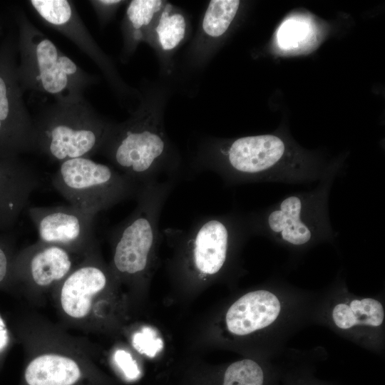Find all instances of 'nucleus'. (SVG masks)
I'll return each mask as SVG.
<instances>
[{
	"mask_svg": "<svg viewBox=\"0 0 385 385\" xmlns=\"http://www.w3.org/2000/svg\"><path fill=\"white\" fill-rule=\"evenodd\" d=\"M170 88H145L139 105L122 123H111L98 153L138 187L165 174L176 178L180 158L165 131L164 109Z\"/></svg>",
	"mask_w": 385,
	"mask_h": 385,
	"instance_id": "1",
	"label": "nucleus"
},
{
	"mask_svg": "<svg viewBox=\"0 0 385 385\" xmlns=\"http://www.w3.org/2000/svg\"><path fill=\"white\" fill-rule=\"evenodd\" d=\"M17 27L18 78L24 92L52 96L55 101L84 98V91L98 82L83 70L40 31L19 9L14 13Z\"/></svg>",
	"mask_w": 385,
	"mask_h": 385,
	"instance_id": "2",
	"label": "nucleus"
},
{
	"mask_svg": "<svg viewBox=\"0 0 385 385\" xmlns=\"http://www.w3.org/2000/svg\"><path fill=\"white\" fill-rule=\"evenodd\" d=\"M36 153L58 163L99 153L112 122L84 98L54 101L34 118Z\"/></svg>",
	"mask_w": 385,
	"mask_h": 385,
	"instance_id": "3",
	"label": "nucleus"
},
{
	"mask_svg": "<svg viewBox=\"0 0 385 385\" xmlns=\"http://www.w3.org/2000/svg\"><path fill=\"white\" fill-rule=\"evenodd\" d=\"M175 181L168 178L140 187L133 211L109 232L118 274L136 276L148 269L160 233L161 212Z\"/></svg>",
	"mask_w": 385,
	"mask_h": 385,
	"instance_id": "4",
	"label": "nucleus"
},
{
	"mask_svg": "<svg viewBox=\"0 0 385 385\" xmlns=\"http://www.w3.org/2000/svg\"><path fill=\"white\" fill-rule=\"evenodd\" d=\"M51 183L71 205L93 216L135 197L140 188L112 165L91 158L60 163Z\"/></svg>",
	"mask_w": 385,
	"mask_h": 385,
	"instance_id": "5",
	"label": "nucleus"
},
{
	"mask_svg": "<svg viewBox=\"0 0 385 385\" xmlns=\"http://www.w3.org/2000/svg\"><path fill=\"white\" fill-rule=\"evenodd\" d=\"M308 303L304 295L287 290L274 287L252 290L228 308L226 328L237 337L268 332L279 344L303 318Z\"/></svg>",
	"mask_w": 385,
	"mask_h": 385,
	"instance_id": "6",
	"label": "nucleus"
},
{
	"mask_svg": "<svg viewBox=\"0 0 385 385\" xmlns=\"http://www.w3.org/2000/svg\"><path fill=\"white\" fill-rule=\"evenodd\" d=\"M17 58L16 34L10 31L0 43V158L36 150L34 120L24 101Z\"/></svg>",
	"mask_w": 385,
	"mask_h": 385,
	"instance_id": "7",
	"label": "nucleus"
},
{
	"mask_svg": "<svg viewBox=\"0 0 385 385\" xmlns=\"http://www.w3.org/2000/svg\"><path fill=\"white\" fill-rule=\"evenodd\" d=\"M314 313V319L337 334L369 350L382 351L385 310L381 299L340 289L328 294Z\"/></svg>",
	"mask_w": 385,
	"mask_h": 385,
	"instance_id": "8",
	"label": "nucleus"
},
{
	"mask_svg": "<svg viewBox=\"0 0 385 385\" xmlns=\"http://www.w3.org/2000/svg\"><path fill=\"white\" fill-rule=\"evenodd\" d=\"M28 2L46 24L65 36L96 63L120 98L134 96L139 99L140 93L123 80L112 60L87 29L72 1L31 0Z\"/></svg>",
	"mask_w": 385,
	"mask_h": 385,
	"instance_id": "9",
	"label": "nucleus"
},
{
	"mask_svg": "<svg viewBox=\"0 0 385 385\" xmlns=\"http://www.w3.org/2000/svg\"><path fill=\"white\" fill-rule=\"evenodd\" d=\"M230 217L207 215L195 221L185 230L170 228L188 249L192 267L200 276H214L227 263L237 233Z\"/></svg>",
	"mask_w": 385,
	"mask_h": 385,
	"instance_id": "10",
	"label": "nucleus"
},
{
	"mask_svg": "<svg viewBox=\"0 0 385 385\" xmlns=\"http://www.w3.org/2000/svg\"><path fill=\"white\" fill-rule=\"evenodd\" d=\"M28 214L38 231L39 241L72 252L89 250L95 245V216L69 205L32 207Z\"/></svg>",
	"mask_w": 385,
	"mask_h": 385,
	"instance_id": "11",
	"label": "nucleus"
},
{
	"mask_svg": "<svg viewBox=\"0 0 385 385\" xmlns=\"http://www.w3.org/2000/svg\"><path fill=\"white\" fill-rule=\"evenodd\" d=\"M40 184L36 170L20 157L0 158L1 232L12 230Z\"/></svg>",
	"mask_w": 385,
	"mask_h": 385,
	"instance_id": "12",
	"label": "nucleus"
},
{
	"mask_svg": "<svg viewBox=\"0 0 385 385\" xmlns=\"http://www.w3.org/2000/svg\"><path fill=\"white\" fill-rule=\"evenodd\" d=\"M72 252L41 241L15 256L12 276H28L41 287L63 280L73 270Z\"/></svg>",
	"mask_w": 385,
	"mask_h": 385,
	"instance_id": "13",
	"label": "nucleus"
},
{
	"mask_svg": "<svg viewBox=\"0 0 385 385\" xmlns=\"http://www.w3.org/2000/svg\"><path fill=\"white\" fill-rule=\"evenodd\" d=\"M240 5L238 0L209 1L198 31L186 53L188 68L199 71L211 60L218 41L227 33Z\"/></svg>",
	"mask_w": 385,
	"mask_h": 385,
	"instance_id": "14",
	"label": "nucleus"
},
{
	"mask_svg": "<svg viewBox=\"0 0 385 385\" xmlns=\"http://www.w3.org/2000/svg\"><path fill=\"white\" fill-rule=\"evenodd\" d=\"M108 281L106 271L94 259L73 270L63 279L61 288V304L64 312L74 319L86 317L95 296L106 288Z\"/></svg>",
	"mask_w": 385,
	"mask_h": 385,
	"instance_id": "15",
	"label": "nucleus"
},
{
	"mask_svg": "<svg viewBox=\"0 0 385 385\" xmlns=\"http://www.w3.org/2000/svg\"><path fill=\"white\" fill-rule=\"evenodd\" d=\"M188 33L187 15L181 9L166 1L146 43L155 51L164 76L171 74L174 66L173 57Z\"/></svg>",
	"mask_w": 385,
	"mask_h": 385,
	"instance_id": "16",
	"label": "nucleus"
},
{
	"mask_svg": "<svg viewBox=\"0 0 385 385\" xmlns=\"http://www.w3.org/2000/svg\"><path fill=\"white\" fill-rule=\"evenodd\" d=\"M267 225L283 242L292 246L307 245L313 239L306 204L299 196L284 199L276 210L269 213Z\"/></svg>",
	"mask_w": 385,
	"mask_h": 385,
	"instance_id": "17",
	"label": "nucleus"
},
{
	"mask_svg": "<svg viewBox=\"0 0 385 385\" xmlns=\"http://www.w3.org/2000/svg\"><path fill=\"white\" fill-rule=\"evenodd\" d=\"M165 3L163 0H133L128 2L121 24L122 62L128 61L139 44L147 43Z\"/></svg>",
	"mask_w": 385,
	"mask_h": 385,
	"instance_id": "18",
	"label": "nucleus"
},
{
	"mask_svg": "<svg viewBox=\"0 0 385 385\" xmlns=\"http://www.w3.org/2000/svg\"><path fill=\"white\" fill-rule=\"evenodd\" d=\"M85 376L84 369L72 358L46 354L28 364L24 385H78Z\"/></svg>",
	"mask_w": 385,
	"mask_h": 385,
	"instance_id": "19",
	"label": "nucleus"
},
{
	"mask_svg": "<svg viewBox=\"0 0 385 385\" xmlns=\"http://www.w3.org/2000/svg\"><path fill=\"white\" fill-rule=\"evenodd\" d=\"M282 375L273 365L243 359L226 367L220 385H279Z\"/></svg>",
	"mask_w": 385,
	"mask_h": 385,
	"instance_id": "20",
	"label": "nucleus"
},
{
	"mask_svg": "<svg viewBox=\"0 0 385 385\" xmlns=\"http://www.w3.org/2000/svg\"><path fill=\"white\" fill-rule=\"evenodd\" d=\"M14 235L11 230L0 232V285L3 284L12 276Z\"/></svg>",
	"mask_w": 385,
	"mask_h": 385,
	"instance_id": "21",
	"label": "nucleus"
},
{
	"mask_svg": "<svg viewBox=\"0 0 385 385\" xmlns=\"http://www.w3.org/2000/svg\"><path fill=\"white\" fill-rule=\"evenodd\" d=\"M133 344L139 352L150 357L155 356L163 348V342L155 331L149 327L143 328L136 333Z\"/></svg>",
	"mask_w": 385,
	"mask_h": 385,
	"instance_id": "22",
	"label": "nucleus"
},
{
	"mask_svg": "<svg viewBox=\"0 0 385 385\" xmlns=\"http://www.w3.org/2000/svg\"><path fill=\"white\" fill-rule=\"evenodd\" d=\"M88 2L92 6L100 25L104 26L112 20L120 6L126 1L121 0H93Z\"/></svg>",
	"mask_w": 385,
	"mask_h": 385,
	"instance_id": "23",
	"label": "nucleus"
},
{
	"mask_svg": "<svg viewBox=\"0 0 385 385\" xmlns=\"http://www.w3.org/2000/svg\"><path fill=\"white\" fill-rule=\"evenodd\" d=\"M280 382L281 385H332L302 371L282 374Z\"/></svg>",
	"mask_w": 385,
	"mask_h": 385,
	"instance_id": "24",
	"label": "nucleus"
},
{
	"mask_svg": "<svg viewBox=\"0 0 385 385\" xmlns=\"http://www.w3.org/2000/svg\"><path fill=\"white\" fill-rule=\"evenodd\" d=\"M114 359L128 378L135 379L139 375L140 371L136 361L129 353L118 350L114 354Z\"/></svg>",
	"mask_w": 385,
	"mask_h": 385,
	"instance_id": "25",
	"label": "nucleus"
},
{
	"mask_svg": "<svg viewBox=\"0 0 385 385\" xmlns=\"http://www.w3.org/2000/svg\"><path fill=\"white\" fill-rule=\"evenodd\" d=\"M299 24L287 22L283 25L279 34V42L284 46H289L290 42L301 39L303 28Z\"/></svg>",
	"mask_w": 385,
	"mask_h": 385,
	"instance_id": "26",
	"label": "nucleus"
},
{
	"mask_svg": "<svg viewBox=\"0 0 385 385\" xmlns=\"http://www.w3.org/2000/svg\"><path fill=\"white\" fill-rule=\"evenodd\" d=\"M9 333L6 325L0 315V355L6 350L9 343Z\"/></svg>",
	"mask_w": 385,
	"mask_h": 385,
	"instance_id": "27",
	"label": "nucleus"
},
{
	"mask_svg": "<svg viewBox=\"0 0 385 385\" xmlns=\"http://www.w3.org/2000/svg\"><path fill=\"white\" fill-rule=\"evenodd\" d=\"M1 32H2V26H1V24L0 23V35H1Z\"/></svg>",
	"mask_w": 385,
	"mask_h": 385,
	"instance_id": "28",
	"label": "nucleus"
}]
</instances>
